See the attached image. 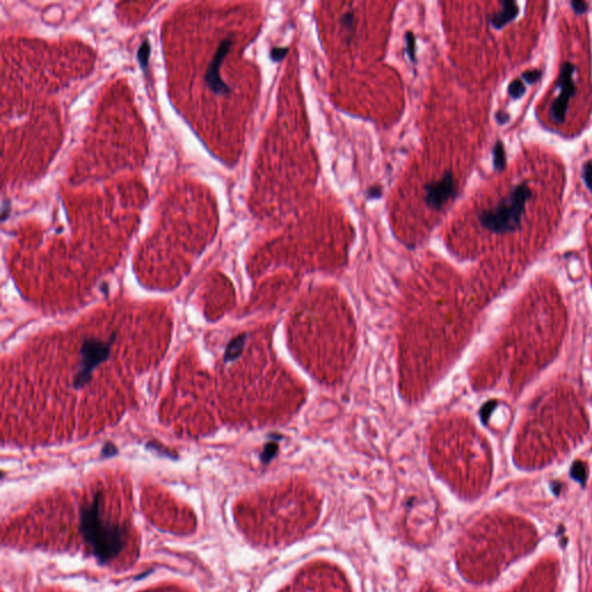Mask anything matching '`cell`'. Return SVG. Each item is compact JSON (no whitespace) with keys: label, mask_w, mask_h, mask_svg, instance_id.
Returning <instances> with one entry per match:
<instances>
[{"label":"cell","mask_w":592,"mask_h":592,"mask_svg":"<svg viewBox=\"0 0 592 592\" xmlns=\"http://www.w3.org/2000/svg\"><path fill=\"white\" fill-rule=\"evenodd\" d=\"M541 76V71L540 70H530V71H526L523 73V78L525 79V81L528 83H533L536 82L538 79H539Z\"/></svg>","instance_id":"obj_18"},{"label":"cell","mask_w":592,"mask_h":592,"mask_svg":"<svg viewBox=\"0 0 592 592\" xmlns=\"http://www.w3.org/2000/svg\"><path fill=\"white\" fill-rule=\"evenodd\" d=\"M423 190H425L426 204L434 211H441L446 202L454 199L458 194L453 174L449 169L443 173L438 181L426 183L423 185Z\"/></svg>","instance_id":"obj_5"},{"label":"cell","mask_w":592,"mask_h":592,"mask_svg":"<svg viewBox=\"0 0 592 592\" xmlns=\"http://www.w3.org/2000/svg\"><path fill=\"white\" fill-rule=\"evenodd\" d=\"M367 200H378L383 197V186L381 184H373L367 188L365 192Z\"/></svg>","instance_id":"obj_15"},{"label":"cell","mask_w":592,"mask_h":592,"mask_svg":"<svg viewBox=\"0 0 592 592\" xmlns=\"http://www.w3.org/2000/svg\"><path fill=\"white\" fill-rule=\"evenodd\" d=\"M277 449H278V445L276 444V443H273V442L267 443V444L265 445L264 451H263V454H262L263 461H269L271 458L274 456V453L277 452Z\"/></svg>","instance_id":"obj_17"},{"label":"cell","mask_w":592,"mask_h":592,"mask_svg":"<svg viewBox=\"0 0 592 592\" xmlns=\"http://www.w3.org/2000/svg\"><path fill=\"white\" fill-rule=\"evenodd\" d=\"M341 29L346 33V36L350 41L355 34V13L354 11H347L340 17L339 20Z\"/></svg>","instance_id":"obj_9"},{"label":"cell","mask_w":592,"mask_h":592,"mask_svg":"<svg viewBox=\"0 0 592 592\" xmlns=\"http://www.w3.org/2000/svg\"><path fill=\"white\" fill-rule=\"evenodd\" d=\"M117 332L108 338V340H102L98 338H88L82 342L79 350L78 368L72 381V388L74 390L83 389L91 381L93 373L98 366L109 360L112 345L116 341Z\"/></svg>","instance_id":"obj_3"},{"label":"cell","mask_w":592,"mask_h":592,"mask_svg":"<svg viewBox=\"0 0 592 592\" xmlns=\"http://www.w3.org/2000/svg\"><path fill=\"white\" fill-rule=\"evenodd\" d=\"M246 341H247V334L243 333V334H239L238 337H235L232 340H230L228 342V345L226 347V349H224V353H223V361L226 362H232L235 360H238V359L241 357V354H242L243 349H244V346H246Z\"/></svg>","instance_id":"obj_8"},{"label":"cell","mask_w":592,"mask_h":592,"mask_svg":"<svg viewBox=\"0 0 592 592\" xmlns=\"http://www.w3.org/2000/svg\"><path fill=\"white\" fill-rule=\"evenodd\" d=\"M501 10L493 13L490 17L491 25L496 29H501L502 27L513 21L518 14V6L514 2H502Z\"/></svg>","instance_id":"obj_7"},{"label":"cell","mask_w":592,"mask_h":592,"mask_svg":"<svg viewBox=\"0 0 592 592\" xmlns=\"http://www.w3.org/2000/svg\"><path fill=\"white\" fill-rule=\"evenodd\" d=\"M80 528L93 554L102 563L128 555L132 544L131 530L124 514L112 509L102 491L95 492L80 510Z\"/></svg>","instance_id":"obj_1"},{"label":"cell","mask_w":592,"mask_h":592,"mask_svg":"<svg viewBox=\"0 0 592 592\" xmlns=\"http://www.w3.org/2000/svg\"><path fill=\"white\" fill-rule=\"evenodd\" d=\"M289 50V47H272L270 49L269 53L270 59L272 60L273 63H280L281 60H284L286 58Z\"/></svg>","instance_id":"obj_14"},{"label":"cell","mask_w":592,"mask_h":592,"mask_svg":"<svg viewBox=\"0 0 592 592\" xmlns=\"http://www.w3.org/2000/svg\"><path fill=\"white\" fill-rule=\"evenodd\" d=\"M576 67L571 63H566L562 65L560 71V75L556 81V89L559 94L555 97L554 102L551 105V116L556 123H563L564 118L568 111L569 102L574 96L576 85L574 81V75Z\"/></svg>","instance_id":"obj_4"},{"label":"cell","mask_w":592,"mask_h":592,"mask_svg":"<svg viewBox=\"0 0 592 592\" xmlns=\"http://www.w3.org/2000/svg\"><path fill=\"white\" fill-rule=\"evenodd\" d=\"M509 118H510L509 114L504 111H499V112H496V114H495V120L498 121L499 124H506L507 122L509 121Z\"/></svg>","instance_id":"obj_22"},{"label":"cell","mask_w":592,"mask_h":592,"mask_svg":"<svg viewBox=\"0 0 592 592\" xmlns=\"http://www.w3.org/2000/svg\"><path fill=\"white\" fill-rule=\"evenodd\" d=\"M10 213H11V202L9 200L4 199L3 207H2V220L5 221L7 219V216L10 215Z\"/></svg>","instance_id":"obj_21"},{"label":"cell","mask_w":592,"mask_h":592,"mask_svg":"<svg viewBox=\"0 0 592 592\" xmlns=\"http://www.w3.org/2000/svg\"><path fill=\"white\" fill-rule=\"evenodd\" d=\"M583 179H584V183H585L586 188L589 189V191L592 193V162L591 161L584 164Z\"/></svg>","instance_id":"obj_16"},{"label":"cell","mask_w":592,"mask_h":592,"mask_svg":"<svg viewBox=\"0 0 592 592\" xmlns=\"http://www.w3.org/2000/svg\"><path fill=\"white\" fill-rule=\"evenodd\" d=\"M571 6L576 13H583L587 9V4L584 2H572Z\"/></svg>","instance_id":"obj_20"},{"label":"cell","mask_w":592,"mask_h":592,"mask_svg":"<svg viewBox=\"0 0 592 592\" xmlns=\"http://www.w3.org/2000/svg\"><path fill=\"white\" fill-rule=\"evenodd\" d=\"M147 592H183V591H179L177 589H175V587H163V589H156L154 591H147Z\"/></svg>","instance_id":"obj_23"},{"label":"cell","mask_w":592,"mask_h":592,"mask_svg":"<svg viewBox=\"0 0 592 592\" xmlns=\"http://www.w3.org/2000/svg\"><path fill=\"white\" fill-rule=\"evenodd\" d=\"M532 191L528 183L515 185L506 197L502 198L494 207L484 209L478 214L481 226L495 234H506L521 227V220L524 213L525 202L528 201Z\"/></svg>","instance_id":"obj_2"},{"label":"cell","mask_w":592,"mask_h":592,"mask_svg":"<svg viewBox=\"0 0 592 592\" xmlns=\"http://www.w3.org/2000/svg\"><path fill=\"white\" fill-rule=\"evenodd\" d=\"M151 56V43L148 40H144L138 50V60L141 68H146Z\"/></svg>","instance_id":"obj_12"},{"label":"cell","mask_w":592,"mask_h":592,"mask_svg":"<svg viewBox=\"0 0 592 592\" xmlns=\"http://www.w3.org/2000/svg\"><path fill=\"white\" fill-rule=\"evenodd\" d=\"M232 44V36H228L220 42L219 47L216 49L215 55L209 63V66L206 71L205 81L211 88L213 93L216 95H229L230 88L220 76V67L222 65L224 57L227 56Z\"/></svg>","instance_id":"obj_6"},{"label":"cell","mask_w":592,"mask_h":592,"mask_svg":"<svg viewBox=\"0 0 592 592\" xmlns=\"http://www.w3.org/2000/svg\"><path fill=\"white\" fill-rule=\"evenodd\" d=\"M525 91L526 87L524 86V83H522L521 80H514L509 85V87H508V93H509L510 97L514 98V100L521 98L523 95L525 94Z\"/></svg>","instance_id":"obj_13"},{"label":"cell","mask_w":592,"mask_h":592,"mask_svg":"<svg viewBox=\"0 0 592 592\" xmlns=\"http://www.w3.org/2000/svg\"><path fill=\"white\" fill-rule=\"evenodd\" d=\"M493 167L496 171H502L506 167V152L501 141H496L493 147Z\"/></svg>","instance_id":"obj_10"},{"label":"cell","mask_w":592,"mask_h":592,"mask_svg":"<svg viewBox=\"0 0 592 592\" xmlns=\"http://www.w3.org/2000/svg\"><path fill=\"white\" fill-rule=\"evenodd\" d=\"M404 41L405 52H406L408 59H410L412 63H416L418 62V58H416V49L418 48H416V38L414 33L412 32V30H408V32L405 33Z\"/></svg>","instance_id":"obj_11"},{"label":"cell","mask_w":592,"mask_h":592,"mask_svg":"<svg viewBox=\"0 0 592 592\" xmlns=\"http://www.w3.org/2000/svg\"><path fill=\"white\" fill-rule=\"evenodd\" d=\"M117 453V448L114 446L112 443H105V445L103 446L102 449V454L104 457H108V456H112V454Z\"/></svg>","instance_id":"obj_19"}]
</instances>
